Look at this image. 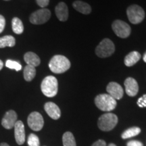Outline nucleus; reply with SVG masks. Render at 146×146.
<instances>
[{
	"instance_id": "obj_24",
	"label": "nucleus",
	"mask_w": 146,
	"mask_h": 146,
	"mask_svg": "<svg viewBox=\"0 0 146 146\" xmlns=\"http://www.w3.org/2000/svg\"><path fill=\"white\" fill-rule=\"evenodd\" d=\"M5 66L8 67L10 69H14L16 71H20L22 69V66L18 62L14 61V60H8L5 62Z\"/></svg>"
},
{
	"instance_id": "obj_3",
	"label": "nucleus",
	"mask_w": 146,
	"mask_h": 146,
	"mask_svg": "<svg viewBox=\"0 0 146 146\" xmlns=\"http://www.w3.org/2000/svg\"><path fill=\"white\" fill-rule=\"evenodd\" d=\"M95 104L100 110L104 112H110L116 106V101L109 94H100L96 96Z\"/></svg>"
},
{
	"instance_id": "obj_21",
	"label": "nucleus",
	"mask_w": 146,
	"mask_h": 146,
	"mask_svg": "<svg viewBox=\"0 0 146 146\" xmlns=\"http://www.w3.org/2000/svg\"><path fill=\"white\" fill-rule=\"evenodd\" d=\"M12 30L14 33L21 35L24 31V25L23 22L20 18L17 17L14 18L12 21Z\"/></svg>"
},
{
	"instance_id": "obj_30",
	"label": "nucleus",
	"mask_w": 146,
	"mask_h": 146,
	"mask_svg": "<svg viewBox=\"0 0 146 146\" xmlns=\"http://www.w3.org/2000/svg\"><path fill=\"white\" fill-rule=\"evenodd\" d=\"M91 146H106V143L104 140L100 139L93 144Z\"/></svg>"
},
{
	"instance_id": "obj_17",
	"label": "nucleus",
	"mask_w": 146,
	"mask_h": 146,
	"mask_svg": "<svg viewBox=\"0 0 146 146\" xmlns=\"http://www.w3.org/2000/svg\"><path fill=\"white\" fill-rule=\"evenodd\" d=\"M72 5L73 8L76 11L83 14H89L91 12V7L90 5L86 2H84V1L77 0V1L73 2Z\"/></svg>"
},
{
	"instance_id": "obj_14",
	"label": "nucleus",
	"mask_w": 146,
	"mask_h": 146,
	"mask_svg": "<svg viewBox=\"0 0 146 146\" xmlns=\"http://www.w3.org/2000/svg\"><path fill=\"white\" fill-rule=\"evenodd\" d=\"M44 109L50 118L54 120L59 119L61 116V111L54 102H47L44 106Z\"/></svg>"
},
{
	"instance_id": "obj_1",
	"label": "nucleus",
	"mask_w": 146,
	"mask_h": 146,
	"mask_svg": "<svg viewBox=\"0 0 146 146\" xmlns=\"http://www.w3.org/2000/svg\"><path fill=\"white\" fill-rule=\"evenodd\" d=\"M49 67L52 72L56 74H62L70 68V62L69 60L62 55H56L49 63Z\"/></svg>"
},
{
	"instance_id": "obj_31",
	"label": "nucleus",
	"mask_w": 146,
	"mask_h": 146,
	"mask_svg": "<svg viewBox=\"0 0 146 146\" xmlns=\"http://www.w3.org/2000/svg\"><path fill=\"white\" fill-rule=\"evenodd\" d=\"M3 62L1 60H0V70L3 68Z\"/></svg>"
},
{
	"instance_id": "obj_6",
	"label": "nucleus",
	"mask_w": 146,
	"mask_h": 146,
	"mask_svg": "<svg viewBox=\"0 0 146 146\" xmlns=\"http://www.w3.org/2000/svg\"><path fill=\"white\" fill-rule=\"evenodd\" d=\"M127 14L129 21L134 25L141 23L145 18L143 9L136 4L131 5L127 8Z\"/></svg>"
},
{
	"instance_id": "obj_22",
	"label": "nucleus",
	"mask_w": 146,
	"mask_h": 146,
	"mask_svg": "<svg viewBox=\"0 0 146 146\" xmlns=\"http://www.w3.org/2000/svg\"><path fill=\"white\" fill-rule=\"evenodd\" d=\"M62 142L64 146H76L75 139L70 132H66L63 135Z\"/></svg>"
},
{
	"instance_id": "obj_5",
	"label": "nucleus",
	"mask_w": 146,
	"mask_h": 146,
	"mask_svg": "<svg viewBox=\"0 0 146 146\" xmlns=\"http://www.w3.org/2000/svg\"><path fill=\"white\" fill-rule=\"evenodd\" d=\"M115 51L114 43L109 39H104L100 42L96 49V54L100 58H107L112 56Z\"/></svg>"
},
{
	"instance_id": "obj_33",
	"label": "nucleus",
	"mask_w": 146,
	"mask_h": 146,
	"mask_svg": "<svg viewBox=\"0 0 146 146\" xmlns=\"http://www.w3.org/2000/svg\"><path fill=\"white\" fill-rule=\"evenodd\" d=\"M143 61L146 63V52L143 55Z\"/></svg>"
},
{
	"instance_id": "obj_9",
	"label": "nucleus",
	"mask_w": 146,
	"mask_h": 146,
	"mask_svg": "<svg viewBox=\"0 0 146 146\" xmlns=\"http://www.w3.org/2000/svg\"><path fill=\"white\" fill-rule=\"evenodd\" d=\"M29 127L35 131H39L44 125V120L42 115L37 112H33L29 114L27 119Z\"/></svg>"
},
{
	"instance_id": "obj_25",
	"label": "nucleus",
	"mask_w": 146,
	"mask_h": 146,
	"mask_svg": "<svg viewBox=\"0 0 146 146\" xmlns=\"http://www.w3.org/2000/svg\"><path fill=\"white\" fill-rule=\"evenodd\" d=\"M27 143H28L29 146H40L39 137L36 135L33 134V133L29 135Z\"/></svg>"
},
{
	"instance_id": "obj_28",
	"label": "nucleus",
	"mask_w": 146,
	"mask_h": 146,
	"mask_svg": "<svg viewBox=\"0 0 146 146\" xmlns=\"http://www.w3.org/2000/svg\"><path fill=\"white\" fill-rule=\"evenodd\" d=\"M5 26V19L3 16L0 14V33L3 32Z\"/></svg>"
},
{
	"instance_id": "obj_2",
	"label": "nucleus",
	"mask_w": 146,
	"mask_h": 146,
	"mask_svg": "<svg viewBox=\"0 0 146 146\" xmlns=\"http://www.w3.org/2000/svg\"><path fill=\"white\" fill-rule=\"evenodd\" d=\"M41 91L48 98L56 96L58 91V80L54 76H47L42 81L41 85Z\"/></svg>"
},
{
	"instance_id": "obj_18",
	"label": "nucleus",
	"mask_w": 146,
	"mask_h": 146,
	"mask_svg": "<svg viewBox=\"0 0 146 146\" xmlns=\"http://www.w3.org/2000/svg\"><path fill=\"white\" fill-rule=\"evenodd\" d=\"M141 58V54L138 52H131L125 58V64L127 66H132L137 62Z\"/></svg>"
},
{
	"instance_id": "obj_27",
	"label": "nucleus",
	"mask_w": 146,
	"mask_h": 146,
	"mask_svg": "<svg viewBox=\"0 0 146 146\" xmlns=\"http://www.w3.org/2000/svg\"><path fill=\"white\" fill-rule=\"evenodd\" d=\"M36 2L39 7L44 8L47 6L50 3V0H36Z\"/></svg>"
},
{
	"instance_id": "obj_7",
	"label": "nucleus",
	"mask_w": 146,
	"mask_h": 146,
	"mask_svg": "<svg viewBox=\"0 0 146 146\" xmlns=\"http://www.w3.org/2000/svg\"><path fill=\"white\" fill-rule=\"evenodd\" d=\"M51 17V12L48 9L43 8L31 14L29 21L33 25H42L47 23Z\"/></svg>"
},
{
	"instance_id": "obj_10",
	"label": "nucleus",
	"mask_w": 146,
	"mask_h": 146,
	"mask_svg": "<svg viewBox=\"0 0 146 146\" xmlns=\"http://www.w3.org/2000/svg\"><path fill=\"white\" fill-rule=\"evenodd\" d=\"M16 121H17V114L15 111L11 110L5 114L1 120V125L5 129H12L14 127Z\"/></svg>"
},
{
	"instance_id": "obj_32",
	"label": "nucleus",
	"mask_w": 146,
	"mask_h": 146,
	"mask_svg": "<svg viewBox=\"0 0 146 146\" xmlns=\"http://www.w3.org/2000/svg\"><path fill=\"white\" fill-rule=\"evenodd\" d=\"M0 146H10V145H9L8 144H7L5 143H2L0 144Z\"/></svg>"
},
{
	"instance_id": "obj_4",
	"label": "nucleus",
	"mask_w": 146,
	"mask_h": 146,
	"mask_svg": "<svg viewBox=\"0 0 146 146\" xmlns=\"http://www.w3.org/2000/svg\"><path fill=\"white\" fill-rule=\"evenodd\" d=\"M118 123V117L112 113H106L102 115L99 118L98 126L100 129L103 131L112 130Z\"/></svg>"
},
{
	"instance_id": "obj_11",
	"label": "nucleus",
	"mask_w": 146,
	"mask_h": 146,
	"mask_svg": "<svg viewBox=\"0 0 146 146\" xmlns=\"http://www.w3.org/2000/svg\"><path fill=\"white\" fill-rule=\"evenodd\" d=\"M106 91L110 96L115 100H120L123 97L124 91L123 87L115 82H111L108 85Z\"/></svg>"
},
{
	"instance_id": "obj_35",
	"label": "nucleus",
	"mask_w": 146,
	"mask_h": 146,
	"mask_svg": "<svg viewBox=\"0 0 146 146\" xmlns=\"http://www.w3.org/2000/svg\"><path fill=\"white\" fill-rule=\"evenodd\" d=\"M5 1H9V0H5Z\"/></svg>"
},
{
	"instance_id": "obj_23",
	"label": "nucleus",
	"mask_w": 146,
	"mask_h": 146,
	"mask_svg": "<svg viewBox=\"0 0 146 146\" xmlns=\"http://www.w3.org/2000/svg\"><path fill=\"white\" fill-rule=\"evenodd\" d=\"M140 132H141V129L139 127H133L129 128V129H127V130L123 133L122 138L124 139H126L133 137H135L139 134Z\"/></svg>"
},
{
	"instance_id": "obj_20",
	"label": "nucleus",
	"mask_w": 146,
	"mask_h": 146,
	"mask_svg": "<svg viewBox=\"0 0 146 146\" xmlns=\"http://www.w3.org/2000/svg\"><path fill=\"white\" fill-rule=\"evenodd\" d=\"M23 73L25 81L28 82L31 81L36 75L35 67L31 65H27L24 68Z\"/></svg>"
},
{
	"instance_id": "obj_26",
	"label": "nucleus",
	"mask_w": 146,
	"mask_h": 146,
	"mask_svg": "<svg viewBox=\"0 0 146 146\" xmlns=\"http://www.w3.org/2000/svg\"><path fill=\"white\" fill-rule=\"evenodd\" d=\"M137 104L138 106L140 108L146 107V94L143 95L141 98H139Z\"/></svg>"
},
{
	"instance_id": "obj_29",
	"label": "nucleus",
	"mask_w": 146,
	"mask_h": 146,
	"mask_svg": "<svg viewBox=\"0 0 146 146\" xmlns=\"http://www.w3.org/2000/svg\"><path fill=\"white\" fill-rule=\"evenodd\" d=\"M127 146H143V145L141 142L137 141V140H133V141L128 142Z\"/></svg>"
},
{
	"instance_id": "obj_15",
	"label": "nucleus",
	"mask_w": 146,
	"mask_h": 146,
	"mask_svg": "<svg viewBox=\"0 0 146 146\" xmlns=\"http://www.w3.org/2000/svg\"><path fill=\"white\" fill-rule=\"evenodd\" d=\"M55 12L58 20L65 22L68 18V8L64 2H60L55 8Z\"/></svg>"
},
{
	"instance_id": "obj_8",
	"label": "nucleus",
	"mask_w": 146,
	"mask_h": 146,
	"mask_svg": "<svg viewBox=\"0 0 146 146\" xmlns=\"http://www.w3.org/2000/svg\"><path fill=\"white\" fill-rule=\"evenodd\" d=\"M114 33L120 38H127L130 35L131 29L130 26L125 22L120 20L114 21L112 25Z\"/></svg>"
},
{
	"instance_id": "obj_16",
	"label": "nucleus",
	"mask_w": 146,
	"mask_h": 146,
	"mask_svg": "<svg viewBox=\"0 0 146 146\" xmlns=\"http://www.w3.org/2000/svg\"><path fill=\"white\" fill-rule=\"evenodd\" d=\"M24 60L27 65L33 66L34 67L38 66L41 63V60L39 56L32 52H27L24 56Z\"/></svg>"
},
{
	"instance_id": "obj_13",
	"label": "nucleus",
	"mask_w": 146,
	"mask_h": 146,
	"mask_svg": "<svg viewBox=\"0 0 146 146\" xmlns=\"http://www.w3.org/2000/svg\"><path fill=\"white\" fill-rule=\"evenodd\" d=\"M125 91L129 96L134 97L137 94L139 91L138 83L135 79L129 77L125 81Z\"/></svg>"
},
{
	"instance_id": "obj_12",
	"label": "nucleus",
	"mask_w": 146,
	"mask_h": 146,
	"mask_svg": "<svg viewBox=\"0 0 146 146\" xmlns=\"http://www.w3.org/2000/svg\"><path fill=\"white\" fill-rule=\"evenodd\" d=\"M14 136L16 143L18 145H23L25 141V125L21 120H18L14 125Z\"/></svg>"
},
{
	"instance_id": "obj_34",
	"label": "nucleus",
	"mask_w": 146,
	"mask_h": 146,
	"mask_svg": "<svg viewBox=\"0 0 146 146\" xmlns=\"http://www.w3.org/2000/svg\"><path fill=\"white\" fill-rule=\"evenodd\" d=\"M108 146H116V145H115V144H114V143H110V144H109L108 145Z\"/></svg>"
},
{
	"instance_id": "obj_19",
	"label": "nucleus",
	"mask_w": 146,
	"mask_h": 146,
	"mask_svg": "<svg viewBox=\"0 0 146 146\" xmlns=\"http://www.w3.org/2000/svg\"><path fill=\"white\" fill-rule=\"evenodd\" d=\"M16 44V39L13 36L5 35L0 38V48L5 47H14Z\"/></svg>"
}]
</instances>
